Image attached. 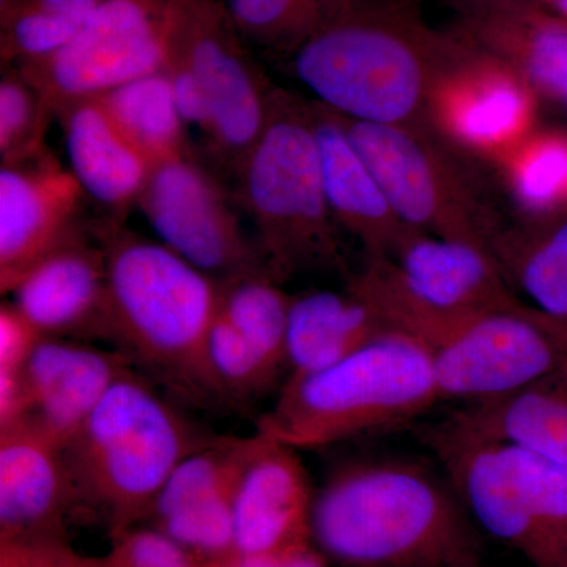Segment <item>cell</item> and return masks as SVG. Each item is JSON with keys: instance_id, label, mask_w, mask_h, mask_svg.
Masks as SVG:
<instances>
[{"instance_id": "5b68a950", "label": "cell", "mask_w": 567, "mask_h": 567, "mask_svg": "<svg viewBox=\"0 0 567 567\" xmlns=\"http://www.w3.org/2000/svg\"><path fill=\"white\" fill-rule=\"evenodd\" d=\"M440 404L427 350L390 330L312 374L282 382L257 432L293 450H317L410 425Z\"/></svg>"}, {"instance_id": "7402d4cb", "label": "cell", "mask_w": 567, "mask_h": 567, "mask_svg": "<svg viewBox=\"0 0 567 567\" xmlns=\"http://www.w3.org/2000/svg\"><path fill=\"white\" fill-rule=\"evenodd\" d=\"M324 193L342 233L361 246L364 257H391L417 229L406 226L382 185L350 141L341 117L312 100Z\"/></svg>"}, {"instance_id": "7a4b0ae2", "label": "cell", "mask_w": 567, "mask_h": 567, "mask_svg": "<svg viewBox=\"0 0 567 567\" xmlns=\"http://www.w3.org/2000/svg\"><path fill=\"white\" fill-rule=\"evenodd\" d=\"M464 50L413 0H350L289 59L315 102L341 117L425 126L432 85Z\"/></svg>"}, {"instance_id": "30bf717a", "label": "cell", "mask_w": 567, "mask_h": 567, "mask_svg": "<svg viewBox=\"0 0 567 567\" xmlns=\"http://www.w3.org/2000/svg\"><path fill=\"white\" fill-rule=\"evenodd\" d=\"M166 65L181 66L208 110V152L230 175L259 140L276 87L246 50L221 0H177Z\"/></svg>"}, {"instance_id": "6da1fadb", "label": "cell", "mask_w": 567, "mask_h": 567, "mask_svg": "<svg viewBox=\"0 0 567 567\" xmlns=\"http://www.w3.org/2000/svg\"><path fill=\"white\" fill-rule=\"evenodd\" d=\"M453 484L409 458L339 465L316 492L311 537L341 567H484Z\"/></svg>"}, {"instance_id": "44dd1931", "label": "cell", "mask_w": 567, "mask_h": 567, "mask_svg": "<svg viewBox=\"0 0 567 567\" xmlns=\"http://www.w3.org/2000/svg\"><path fill=\"white\" fill-rule=\"evenodd\" d=\"M133 361L65 338H43L22 369L29 416L62 446L80 431Z\"/></svg>"}, {"instance_id": "277c9868", "label": "cell", "mask_w": 567, "mask_h": 567, "mask_svg": "<svg viewBox=\"0 0 567 567\" xmlns=\"http://www.w3.org/2000/svg\"><path fill=\"white\" fill-rule=\"evenodd\" d=\"M234 178L235 200L254 224L275 281L309 271L352 274L324 193L311 103L276 89L267 125Z\"/></svg>"}, {"instance_id": "d590c367", "label": "cell", "mask_w": 567, "mask_h": 567, "mask_svg": "<svg viewBox=\"0 0 567 567\" xmlns=\"http://www.w3.org/2000/svg\"><path fill=\"white\" fill-rule=\"evenodd\" d=\"M208 567H328V559L312 540L262 551L233 550L212 559Z\"/></svg>"}, {"instance_id": "9a60e30c", "label": "cell", "mask_w": 567, "mask_h": 567, "mask_svg": "<svg viewBox=\"0 0 567 567\" xmlns=\"http://www.w3.org/2000/svg\"><path fill=\"white\" fill-rule=\"evenodd\" d=\"M80 183L50 151L0 167V292L80 235Z\"/></svg>"}, {"instance_id": "83f0119b", "label": "cell", "mask_w": 567, "mask_h": 567, "mask_svg": "<svg viewBox=\"0 0 567 567\" xmlns=\"http://www.w3.org/2000/svg\"><path fill=\"white\" fill-rule=\"evenodd\" d=\"M495 167L520 219L567 210V130L536 126Z\"/></svg>"}, {"instance_id": "52a82bcc", "label": "cell", "mask_w": 567, "mask_h": 567, "mask_svg": "<svg viewBox=\"0 0 567 567\" xmlns=\"http://www.w3.org/2000/svg\"><path fill=\"white\" fill-rule=\"evenodd\" d=\"M476 527L533 567H567V466L528 447L462 431H423Z\"/></svg>"}, {"instance_id": "f1b7e54d", "label": "cell", "mask_w": 567, "mask_h": 567, "mask_svg": "<svg viewBox=\"0 0 567 567\" xmlns=\"http://www.w3.org/2000/svg\"><path fill=\"white\" fill-rule=\"evenodd\" d=\"M203 374L205 395L237 404L260 398L287 371L216 311L205 338Z\"/></svg>"}, {"instance_id": "f35d334b", "label": "cell", "mask_w": 567, "mask_h": 567, "mask_svg": "<svg viewBox=\"0 0 567 567\" xmlns=\"http://www.w3.org/2000/svg\"><path fill=\"white\" fill-rule=\"evenodd\" d=\"M18 2H20V0H0V17L13 10Z\"/></svg>"}, {"instance_id": "603a6c76", "label": "cell", "mask_w": 567, "mask_h": 567, "mask_svg": "<svg viewBox=\"0 0 567 567\" xmlns=\"http://www.w3.org/2000/svg\"><path fill=\"white\" fill-rule=\"evenodd\" d=\"M55 117L82 192L114 213L136 205L153 164L126 140L100 100L65 104L55 110Z\"/></svg>"}, {"instance_id": "4316f807", "label": "cell", "mask_w": 567, "mask_h": 567, "mask_svg": "<svg viewBox=\"0 0 567 567\" xmlns=\"http://www.w3.org/2000/svg\"><path fill=\"white\" fill-rule=\"evenodd\" d=\"M115 125L155 166L188 155V137L166 70L145 74L96 96Z\"/></svg>"}, {"instance_id": "d4e9b609", "label": "cell", "mask_w": 567, "mask_h": 567, "mask_svg": "<svg viewBox=\"0 0 567 567\" xmlns=\"http://www.w3.org/2000/svg\"><path fill=\"white\" fill-rule=\"evenodd\" d=\"M451 424L528 447L567 466V360L514 393L462 405Z\"/></svg>"}, {"instance_id": "cb8c5ba5", "label": "cell", "mask_w": 567, "mask_h": 567, "mask_svg": "<svg viewBox=\"0 0 567 567\" xmlns=\"http://www.w3.org/2000/svg\"><path fill=\"white\" fill-rule=\"evenodd\" d=\"M390 330L379 312L350 287L292 295L286 379L322 371Z\"/></svg>"}, {"instance_id": "4dcf8cb0", "label": "cell", "mask_w": 567, "mask_h": 567, "mask_svg": "<svg viewBox=\"0 0 567 567\" xmlns=\"http://www.w3.org/2000/svg\"><path fill=\"white\" fill-rule=\"evenodd\" d=\"M102 0H20L0 17L3 66L41 61L62 50Z\"/></svg>"}, {"instance_id": "d6a6232c", "label": "cell", "mask_w": 567, "mask_h": 567, "mask_svg": "<svg viewBox=\"0 0 567 567\" xmlns=\"http://www.w3.org/2000/svg\"><path fill=\"white\" fill-rule=\"evenodd\" d=\"M54 106L18 66H7L0 81V159L25 162L48 152L47 133Z\"/></svg>"}, {"instance_id": "3957f363", "label": "cell", "mask_w": 567, "mask_h": 567, "mask_svg": "<svg viewBox=\"0 0 567 567\" xmlns=\"http://www.w3.org/2000/svg\"><path fill=\"white\" fill-rule=\"evenodd\" d=\"M132 369L63 446L74 507L118 535L148 518L175 466L210 443Z\"/></svg>"}, {"instance_id": "484cf974", "label": "cell", "mask_w": 567, "mask_h": 567, "mask_svg": "<svg viewBox=\"0 0 567 567\" xmlns=\"http://www.w3.org/2000/svg\"><path fill=\"white\" fill-rule=\"evenodd\" d=\"M491 252L511 289L567 331V210L503 227Z\"/></svg>"}, {"instance_id": "9c48e42d", "label": "cell", "mask_w": 567, "mask_h": 567, "mask_svg": "<svg viewBox=\"0 0 567 567\" xmlns=\"http://www.w3.org/2000/svg\"><path fill=\"white\" fill-rule=\"evenodd\" d=\"M341 121L406 226L491 251L505 226L462 155L425 126Z\"/></svg>"}, {"instance_id": "7c38bea8", "label": "cell", "mask_w": 567, "mask_h": 567, "mask_svg": "<svg viewBox=\"0 0 567 567\" xmlns=\"http://www.w3.org/2000/svg\"><path fill=\"white\" fill-rule=\"evenodd\" d=\"M177 0H102L58 52L18 65L54 111L164 70Z\"/></svg>"}, {"instance_id": "f546056e", "label": "cell", "mask_w": 567, "mask_h": 567, "mask_svg": "<svg viewBox=\"0 0 567 567\" xmlns=\"http://www.w3.org/2000/svg\"><path fill=\"white\" fill-rule=\"evenodd\" d=\"M218 311L248 341L287 371V324L292 295L265 268L218 281Z\"/></svg>"}, {"instance_id": "2e32d148", "label": "cell", "mask_w": 567, "mask_h": 567, "mask_svg": "<svg viewBox=\"0 0 567 567\" xmlns=\"http://www.w3.org/2000/svg\"><path fill=\"white\" fill-rule=\"evenodd\" d=\"M252 436L213 439L183 458L148 518L153 528L204 561L234 550V499Z\"/></svg>"}, {"instance_id": "ba28073f", "label": "cell", "mask_w": 567, "mask_h": 567, "mask_svg": "<svg viewBox=\"0 0 567 567\" xmlns=\"http://www.w3.org/2000/svg\"><path fill=\"white\" fill-rule=\"evenodd\" d=\"M346 286L391 330L417 342L450 320L524 301L487 248L421 230L391 257H364V264L347 276Z\"/></svg>"}, {"instance_id": "d6986e66", "label": "cell", "mask_w": 567, "mask_h": 567, "mask_svg": "<svg viewBox=\"0 0 567 567\" xmlns=\"http://www.w3.org/2000/svg\"><path fill=\"white\" fill-rule=\"evenodd\" d=\"M315 495L298 451L256 432L235 491L234 550H271L312 540Z\"/></svg>"}, {"instance_id": "1f68e13d", "label": "cell", "mask_w": 567, "mask_h": 567, "mask_svg": "<svg viewBox=\"0 0 567 567\" xmlns=\"http://www.w3.org/2000/svg\"><path fill=\"white\" fill-rule=\"evenodd\" d=\"M246 41L292 55L350 0H221Z\"/></svg>"}, {"instance_id": "74e56055", "label": "cell", "mask_w": 567, "mask_h": 567, "mask_svg": "<svg viewBox=\"0 0 567 567\" xmlns=\"http://www.w3.org/2000/svg\"><path fill=\"white\" fill-rule=\"evenodd\" d=\"M447 6L453 7L457 13L461 11L475 9V7L484 6L487 2H494V0H446Z\"/></svg>"}, {"instance_id": "e575fe53", "label": "cell", "mask_w": 567, "mask_h": 567, "mask_svg": "<svg viewBox=\"0 0 567 567\" xmlns=\"http://www.w3.org/2000/svg\"><path fill=\"white\" fill-rule=\"evenodd\" d=\"M44 336L11 301L0 306V372H22Z\"/></svg>"}, {"instance_id": "ab89813d", "label": "cell", "mask_w": 567, "mask_h": 567, "mask_svg": "<svg viewBox=\"0 0 567 567\" xmlns=\"http://www.w3.org/2000/svg\"><path fill=\"white\" fill-rule=\"evenodd\" d=\"M563 110H565L566 114H567V84H566V92H565V103H563Z\"/></svg>"}, {"instance_id": "ac0fdd59", "label": "cell", "mask_w": 567, "mask_h": 567, "mask_svg": "<svg viewBox=\"0 0 567 567\" xmlns=\"http://www.w3.org/2000/svg\"><path fill=\"white\" fill-rule=\"evenodd\" d=\"M450 32L516 71L540 103L561 107L567 84V22L536 0H494L457 13Z\"/></svg>"}, {"instance_id": "e0dca14e", "label": "cell", "mask_w": 567, "mask_h": 567, "mask_svg": "<svg viewBox=\"0 0 567 567\" xmlns=\"http://www.w3.org/2000/svg\"><path fill=\"white\" fill-rule=\"evenodd\" d=\"M71 511L61 443L31 420L0 427V544L66 540Z\"/></svg>"}, {"instance_id": "836d02e7", "label": "cell", "mask_w": 567, "mask_h": 567, "mask_svg": "<svg viewBox=\"0 0 567 567\" xmlns=\"http://www.w3.org/2000/svg\"><path fill=\"white\" fill-rule=\"evenodd\" d=\"M87 567H208L156 528H130L112 536L102 557H87Z\"/></svg>"}, {"instance_id": "8d00e7d4", "label": "cell", "mask_w": 567, "mask_h": 567, "mask_svg": "<svg viewBox=\"0 0 567 567\" xmlns=\"http://www.w3.org/2000/svg\"><path fill=\"white\" fill-rule=\"evenodd\" d=\"M536 2L558 17L559 20L567 22V0H536Z\"/></svg>"}, {"instance_id": "4fadbf2b", "label": "cell", "mask_w": 567, "mask_h": 567, "mask_svg": "<svg viewBox=\"0 0 567 567\" xmlns=\"http://www.w3.org/2000/svg\"><path fill=\"white\" fill-rule=\"evenodd\" d=\"M235 196L192 153L153 166L137 207L159 241L216 281L265 268Z\"/></svg>"}, {"instance_id": "8992f818", "label": "cell", "mask_w": 567, "mask_h": 567, "mask_svg": "<svg viewBox=\"0 0 567 567\" xmlns=\"http://www.w3.org/2000/svg\"><path fill=\"white\" fill-rule=\"evenodd\" d=\"M107 268V341L183 393L205 395L203 354L219 284L162 241L100 227Z\"/></svg>"}, {"instance_id": "8fae6325", "label": "cell", "mask_w": 567, "mask_h": 567, "mask_svg": "<svg viewBox=\"0 0 567 567\" xmlns=\"http://www.w3.org/2000/svg\"><path fill=\"white\" fill-rule=\"evenodd\" d=\"M421 346L440 402L464 405L514 393L567 360V331L525 301L451 320Z\"/></svg>"}, {"instance_id": "ffe728a7", "label": "cell", "mask_w": 567, "mask_h": 567, "mask_svg": "<svg viewBox=\"0 0 567 567\" xmlns=\"http://www.w3.org/2000/svg\"><path fill=\"white\" fill-rule=\"evenodd\" d=\"M10 295L44 338L107 339L106 256L82 234L35 265Z\"/></svg>"}, {"instance_id": "60d3db41", "label": "cell", "mask_w": 567, "mask_h": 567, "mask_svg": "<svg viewBox=\"0 0 567 567\" xmlns=\"http://www.w3.org/2000/svg\"><path fill=\"white\" fill-rule=\"evenodd\" d=\"M484 567H486V566H484Z\"/></svg>"}, {"instance_id": "5bb4252c", "label": "cell", "mask_w": 567, "mask_h": 567, "mask_svg": "<svg viewBox=\"0 0 567 567\" xmlns=\"http://www.w3.org/2000/svg\"><path fill=\"white\" fill-rule=\"evenodd\" d=\"M539 104L516 71L465 44L432 85L425 128L458 155L496 166L536 128Z\"/></svg>"}]
</instances>
